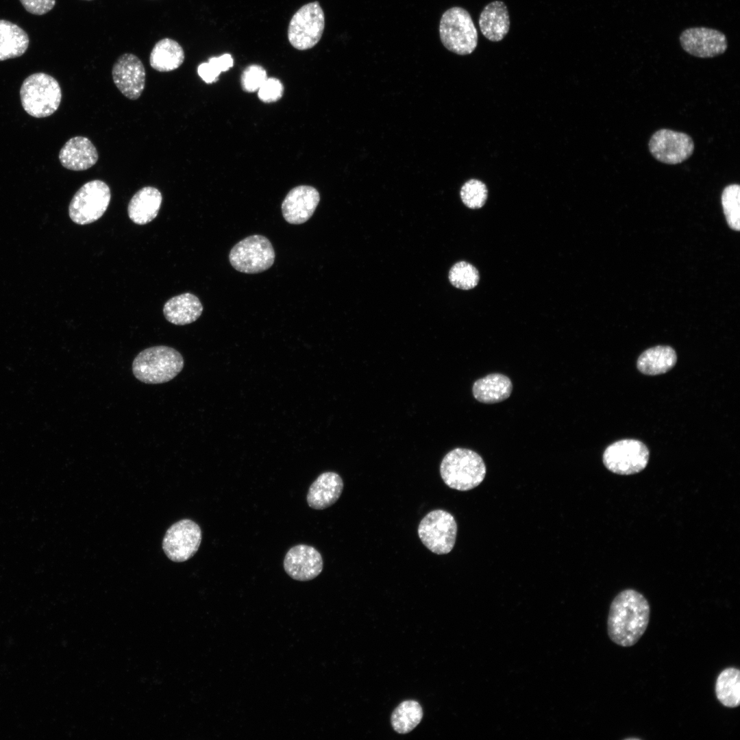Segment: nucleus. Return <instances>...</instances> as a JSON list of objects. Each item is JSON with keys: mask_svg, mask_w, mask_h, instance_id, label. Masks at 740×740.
I'll use <instances>...</instances> for the list:
<instances>
[{"mask_svg": "<svg viewBox=\"0 0 740 740\" xmlns=\"http://www.w3.org/2000/svg\"><path fill=\"white\" fill-rule=\"evenodd\" d=\"M650 616V604L641 593L631 589L621 591L609 608L607 630L610 639L622 647L634 645L646 630Z\"/></svg>", "mask_w": 740, "mask_h": 740, "instance_id": "nucleus-1", "label": "nucleus"}, {"mask_svg": "<svg viewBox=\"0 0 740 740\" xmlns=\"http://www.w3.org/2000/svg\"><path fill=\"white\" fill-rule=\"evenodd\" d=\"M184 365L182 354L173 347L158 345L141 351L134 359L132 372L142 382L156 384L173 380Z\"/></svg>", "mask_w": 740, "mask_h": 740, "instance_id": "nucleus-2", "label": "nucleus"}, {"mask_svg": "<svg viewBox=\"0 0 740 740\" xmlns=\"http://www.w3.org/2000/svg\"><path fill=\"white\" fill-rule=\"evenodd\" d=\"M486 465L476 452L457 447L448 452L440 465V474L449 488L465 491L478 486L484 479Z\"/></svg>", "mask_w": 740, "mask_h": 740, "instance_id": "nucleus-3", "label": "nucleus"}, {"mask_svg": "<svg viewBox=\"0 0 740 740\" xmlns=\"http://www.w3.org/2000/svg\"><path fill=\"white\" fill-rule=\"evenodd\" d=\"M20 97L22 106L27 114L36 118H43L58 110L62 90L53 77L45 73H36L23 81Z\"/></svg>", "mask_w": 740, "mask_h": 740, "instance_id": "nucleus-4", "label": "nucleus"}, {"mask_svg": "<svg viewBox=\"0 0 740 740\" xmlns=\"http://www.w3.org/2000/svg\"><path fill=\"white\" fill-rule=\"evenodd\" d=\"M439 36L443 46L458 55L471 53L478 45V32L470 14L461 7H452L443 14Z\"/></svg>", "mask_w": 740, "mask_h": 740, "instance_id": "nucleus-5", "label": "nucleus"}, {"mask_svg": "<svg viewBox=\"0 0 740 740\" xmlns=\"http://www.w3.org/2000/svg\"><path fill=\"white\" fill-rule=\"evenodd\" d=\"M108 185L101 180L89 181L73 195L69 206L71 219L79 225L95 222L102 217L110 201Z\"/></svg>", "mask_w": 740, "mask_h": 740, "instance_id": "nucleus-6", "label": "nucleus"}, {"mask_svg": "<svg viewBox=\"0 0 740 740\" xmlns=\"http://www.w3.org/2000/svg\"><path fill=\"white\" fill-rule=\"evenodd\" d=\"M229 260L238 271L257 273L269 269L275 260V251L270 241L262 235L245 238L230 250Z\"/></svg>", "mask_w": 740, "mask_h": 740, "instance_id": "nucleus-7", "label": "nucleus"}, {"mask_svg": "<svg viewBox=\"0 0 740 740\" xmlns=\"http://www.w3.org/2000/svg\"><path fill=\"white\" fill-rule=\"evenodd\" d=\"M324 27L325 14L321 6L317 1L310 2L292 16L288 27V40L296 49H311L321 40Z\"/></svg>", "mask_w": 740, "mask_h": 740, "instance_id": "nucleus-8", "label": "nucleus"}, {"mask_svg": "<svg viewBox=\"0 0 740 740\" xmlns=\"http://www.w3.org/2000/svg\"><path fill=\"white\" fill-rule=\"evenodd\" d=\"M457 524L452 514L441 509L428 513L421 521L418 534L423 544L436 554H445L453 549Z\"/></svg>", "mask_w": 740, "mask_h": 740, "instance_id": "nucleus-9", "label": "nucleus"}, {"mask_svg": "<svg viewBox=\"0 0 740 740\" xmlns=\"http://www.w3.org/2000/svg\"><path fill=\"white\" fill-rule=\"evenodd\" d=\"M649 456V450L643 443L635 439H624L606 448L603 463L614 473L632 475L645 468Z\"/></svg>", "mask_w": 740, "mask_h": 740, "instance_id": "nucleus-10", "label": "nucleus"}, {"mask_svg": "<svg viewBox=\"0 0 740 740\" xmlns=\"http://www.w3.org/2000/svg\"><path fill=\"white\" fill-rule=\"evenodd\" d=\"M648 147L656 160L667 164H677L693 154L695 145L692 138L686 133L660 129L652 135Z\"/></svg>", "mask_w": 740, "mask_h": 740, "instance_id": "nucleus-11", "label": "nucleus"}, {"mask_svg": "<svg viewBox=\"0 0 740 740\" xmlns=\"http://www.w3.org/2000/svg\"><path fill=\"white\" fill-rule=\"evenodd\" d=\"M201 541V530L197 523L190 519H182L167 530L162 548L170 560L184 562L197 552Z\"/></svg>", "mask_w": 740, "mask_h": 740, "instance_id": "nucleus-12", "label": "nucleus"}, {"mask_svg": "<svg viewBox=\"0 0 740 740\" xmlns=\"http://www.w3.org/2000/svg\"><path fill=\"white\" fill-rule=\"evenodd\" d=\"M113 82L119 90L127 99H138L145 86L146 72L140 59L136 55L125 53L114 63L112 69Z\"/></svg>", "mask_w": 740, "mask_h": 740, "instance_id": "nucleus-13", "label": "nucleus"}, {"mask_svg": "<svg viewBox=\"0 0 740 740\" xmlns=\"http://www.w3.org/2000/svg\"><path fill=\"white\" fill-rule=\"evenodd\" d=\"M679 40L684 51L701 58L716 57L724 53L728 48L727 38L723 32L705 27L684 29Z\"/></svg>", "mask_w": 740, "mask_h": 740, "instance_id": "nucleus-14", "label": "nucleus"}, {"mask_svg": "<svg viewBox=\"0 0 740 740\" xmlns=\"http://www.w3.org/2000/svg\"><path fill=\"white\" fill-rule=\"evenodd\" d=\"M323 565L321 554L314 547L303 544L292 547L284 559L286 574L299 581L314 579L321 574Z\"/></svg>", "mask_w": 740, "mask_h": 740, "instance_id": "nucleus-15", "label": "nucleus"}, {"mask_svg": "<svg viewBox=\"0 0 740 740\" xmlns=\"http://www.w3.org/2000/svg\"><path fill=\"white\" fill-rule=\"evenodd\" d=\"M319 201L320 195L315 188L306 185L296 186L282 201V215L291 224L304 223L312 216Z\"/></svg>", "mask_w": 740, "mask_h": 740, "instance_id": "nucleus-16", "label": "nucleus"}, {"mask_svg": "<svg viewBox=\"0 0 740 740\" xmlns=\"http://www.w3.org/2000/svg\"><path fill=\"white\" fill-rule=\"evenodd\" d=\"M58 157L64 168L78 171L87 170L94 166L99 159V153L89 138L78 136L66 142Z\"/></svg>", "mask_w": 740, "mask_h": 740, "instance_id": "nucleus-17", "label": "nucleus"}, {"mask_svg": "<svg viewBox=\"0 0 740 740\" xmlns=\"http://www.w3.org/2000/svg\"><path fill=\"white\" fill-rule=\"evenodd\" d=\"M343 489V482L338 473L324 472L311 484L306 497L308 504L316 510L328 508L338 500Z\"/></svg>", "mask_w": 740, "mask_h": 740, "instance_id": "nucleus-18", "label": "nucleus"}, {"mask_svg": "<svg viewBox=\"0 0 740 740\" xmlns=\"http://www.w3.org/2000/svg\"><path fill=\"white\" fill-rule=\"evenodd\" d=\"M162 201L160 191L153 186H145L131 198L127 213L131 221L138 225H145L158 215Z\"/></svg>", "mask_w": 740, "mask_h": 740, "instance_id": "nucleus-19", "label": "nucleus"}, {"mask_svg": "<svg viewBox=\"0 0 740 740\" xmlns=\"http://www.w3.org/2000/svg\"><path fill=\"white\" fill-rule=\"evenodd\" d=\"M479 27L482 34L493 42L502 40L510 29L508 8L501 1L487 4L480 13Z\"/></svg>", "mask_w": 740, "mask_h": 740, "instance_id": "nucleus-20", "label": "nucleus"}, {"mask_svg": "<svg viewBox=\"0 0 740 740\" xmlns=\"http://www.w3.org/2000/svg\"><path fill=\"white\" fill-rule=\"evenodd\" d=\"M202 312L203 306L199 298L190 293L171 298L163 307V314L166 319L177 325L195 322Z\"/></svg>", "mask_w": 740, "mask_h": 740, "instance_id": "nucleus-21", "label": "nucleus"}, {"mask_svg": "<svg viewBox=\"0 0 740 740\" xmlns=\"http://www.w3.org/2000/svg\"><path fill=\"white\" fill-rule=\"evenodd\" d=\"M512 391L511 380L502 373H491L480 378L472 387L474 398L484 404L501 402L510 397Z\"/></svg>", "mask_w": 740, "mask_h": 740, "instance_id": "nucleus-22", "label": "nucleus"}, {"mask_svg": "<svg viewBox=\"0 0 740 740\" xmlns=\"http://www.w3.org/2000/svg\"><path fill=\"white\" fill-rule=\"evenodd\" d=\"M184 59V51L180 44L172 38H164L152 48L149 64L157 71L169 72L178 69Z\"/></svg>", "mask_w": 740, "mask_h": 740, "instance_id": "nucleus-23", "label": "nucleus"}, {"mask_svg": "<svg viewBox=\"0 0 740 740\" xmlns=\"http://www.w3.org/2000/svg\"><path fill=\"white\" fill-rule=\"evenodd\" d=\"M676 361L677 355L671 347L658 345L643 352L637 360V366L642 373L656 375L670 370Z\"/></svg>", "mask_w": 740, "mask_h": 740, "instance_id": "nucleus-24", "label": "nucleus"}, {"mask_svg": "<svg viewBox=\"0 0 740 740\" xmlns=\"http://www.w3.org/2000/svg\"><path fill=\"white\" fill-rule=\"evenodd\" d=\"M29 42L24 29L9 21L0 19V61L21 56Z\"/></svg>", "mask_w": 740, "mask_h": 740, "instance_id": "nucleus-25", "label": "nucleus"}, {"mask_svg": "<svg viewBox=\"0 0 740 740\" xmlns=\"http://www.w3.org/2000/svg\"><path fill=\"white\" fill-rule=\"evenodd\" d=\"M718 701L728 708L740 704V671L734 667L723 669L718 675L715 686Z\"/></svg>", "mask_w": 740, "mask_h": 740, "instance_id": "nucleus-26", "label": "nucleus"}, {"mask_svg": "<svg viewBox=\"0 0 740 740\" xmlns=\"http://www.w3.org/2000/svg\"><path fill=\"white\" fill-rule=\"evenodd\" d=\"M423 710L415 700H406L400 703L391 715V725L399 734L412 731L421 721Z\"/></svg>", "mask_w": 740, "mask_h": 740, "instance_id": "nucleus-27", "label": "nucleus"}, {"mask_svg": "<svg viewBox=\"0 0 740 740\" xmlns=\"http://www.w3.org/2000/svg\"><path fill=\"white\" fill-rule=\"evenodd\" d=\"M723 211L730 228L736 231L740 229V186L731 184L726 186L721 197Z\"/></svg>", "mask_w": 740, "mask_h": 740, "instance_id": "nucleus-28", "label": "nucleus"}, {"mask_svg": "<svg viewBox=\"0 0 740 740\" xmlns=\"http://www.w3.org/2000/svg\"><path fill=\"white\" fill-rule=\"evenodd\" d=\"M479 278L477 269L465 261L456 263L449 272L450 283L454 286L463 290H469L476 287Z\"/></svg>", "mask_w": 740, "mask_h": 740, "instance_id": "nucleus-29", "label": "nucleus"}, {"mask_svg": "<svg viewBox=\"0 0 740 740\" xmlns=\"http://www.w3.org/2000/svg\"><path fill=\"white\" fill-rule=\"evenodd\" d=\"M487 195L486 185L475 179L465 182L460 190V197L463 204L472 209L482 207L486 201Z\"/></svg>", "mask_w": 740, "mask_h": 740, "instance_id": "nucleus-30", "label": "nucleus"}, {"mask_svg": "<svg viewBox=\"0 0 740 740\" xmlns=\"http://www.w3.org/2000/svg\"><path fill=\"white\" fill-rule=\"evenodd\" d=\"M267 79L265 69L258 64L247 66L241 75L243 89L248 92L257 91Z\"/></svg>", "mask_w": 740, "mask_h": 740, "instance_id": "nucleus-31", "label": "nucleus"}, {"mask_svg": "<svg viewBox=\"0 0 740 740\" xmlns=\"http://www.w3.org/2000/svg\"><path fill=\"white\" fill-rule=\"evenodd\" d=\"M284 92V86L277 78H267L258 90L259 99L264 103H271L279 100Z\"/></svg>", "mask_w": 740, "mask_h": 740, "instance_id": "nucleus-32", "label": "nucleus"}, {"mask_svg": "<svg viewBox=\"0 0 740 740\" xmlns=\"http://www.w3.org/2000/svg\"><path fill=\"white\" fill-rule=\"evenodd\" d=\"M28 12L35 15H43L51 11L56 5V0H19Z\"/></svg>", "mask_w": 740, "mask_h": 740, "instance_id": "nucleus-33", "label": "nucleus"}, {"mask_svg": "<svg viewBox=\"0 0 740 740\" xmlns=\"http://www.w3.org/2000/svg\"><path fill=\"white\" fill-rule=\"evenodd\" d=\"M199 77L207 84L215 82L220 72L209 62L200 64L197 68Z\"/></svg>", "mask_w": 740, "mask_h": 740, "instance_id": "nucleus-34", "label": "nucleus"}, {"mask_svg": "<svg viewBox=\"0 0 740 740\" xmlns=\"http://www.w3.org/2000/svg\"><path fill=\"white\" fill-rule=\"evenodd\" d=\"M208 62L211 63L220 73L226 71L234 64V60L232 56L229 53L223 54L219 57H212L208 60Z\"/></svg>", "mask_w": 740, "mask_h": 740, "instance_id": "nucleus-35", "label": "nucleus"}, {"mask_svg": "<svg viewBox=\"0 0 740 740\" xmlns=\"http://www.w3.org/2000/svg\"><path fill=\"white\" fill-rule=\"evenodd\" d=\"M84 1H91V0H84Z\"/></svg>", "mask_w": 740, "mask_h": 740, "instance_id": "nucleus-36", "label": "nucleus"}]
</instances>
